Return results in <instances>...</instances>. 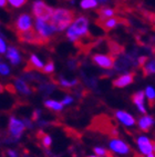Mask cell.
I'll return each mask as SVG.
<instances>
[{
  "instance_id": "18",
  "label": "cell",
  "mask_w": 155,
  "mask_h": 157,
  "mask_svg": "<svg viewBox=\"0 0 155 157\" xmlns=\"http://www.w3.org/2000/svg\"><path fill=\"white\" fill-rule=\"evenodd\" d=\"M144 97H145V93L144 91H136L131 96L132 103L135 104L136 107L139 108L141 113L146 114V109L144 107Z\"/></svg>"
},
{
  "instance_id": "43",
  "label": "cell",
  "mask_w": 155,
  "mask_h": 157,
  "mask_svg": "<svg viewBox=\"0 0 155 157\" xmlns=\"http://www.w3.org/2000/svg\"><path fill=\"white\" fill-rule=\"evenodd\" d=\"M151 50H152L153 55H154V57H155V45H152V46H151Z\"/></svg>"
},
{
  "instance_id": "31",
  "label": "cell",
  "mask_w": 155,
  "mask_h": 157,
  "mask_svg": "<svg viewBox=\"0 0 155 157\" xmlns=\"http://www.w3.org/2000/svg\"><path fill=\"white\" fill-rule=\"evenodd\" d=\"M10 3V6L13 8H21L28 2V0H7Z\"/></svg>"
},
{
  "instance_id": "44",
  "label": "cell",
  "mask_w": 155,
  "mask_h": 157,
  "mask_svg": "<svg viewBox=\"0 0 155 157\" xmlns=\"http://www.w3.org/2000/svg\"><path fill=\"white\" fill-rule=\"evenodd\" d=\"M3 91H5V87H3L2 85L0 84V94H1V93H3Z\"/></svg>"
},
{
  "instance_id": "13",
  "label": "cell",
  "mask_w": 155,
  "mask_h": 157,
  "mask_svg": "<svg viewBox=\"0 0 155 157\" xmlns=\"http://www.w3.org/2000/svg\"><path fill=\"white\" fill-rule=\"evenodd\" d=\"M106 40V46H107V50H109V55L113 56V57H117L120 55H122L125 52V47L122 45V44H119L115 40L109 39V38H105Z\"/></svg>"
},
{
  "instance_id": "28",
  "label": "cell",
  "mask_w": 155,
  "mask_h": 157,
  "mask_svg": "<svg viewBox=\"0 0 155 157\" xmlns=\"http://www.w3.org/2000/svg\"><path fill=\"white\" fill-rule=\"evenodd\" d=\"M57 87L56 85L53 84V82H43V84L40 85V87H39V89L43 93V94L45 95H50L52 91L54 90V88Z\"/></svg>"
},
{
  "instance_id": "8",
  "label": "cell",
  "mask_w": 155,
  "mask_h": 157,
  "mask_svg": "<svg viewBox=\"0 0 155 157\" xmlns=\"http://www.w3.org/2000/svg\"><path fill=\"white\" fill-rule=\"evenodd\" d=\"M91 60L94 65L102 68V69L111 70L114 68V63H115V57L111 55H103V54H93L91 56Z\"/></svg>"
},
{
  "instance_id": "45",
  "label": "cell",
  "mask_w": 155,
  "mask_h": 157,
  "mask_svg": "<svg viewBox=\"0 0 155 157\" xmlns=\"http://www.w3.org/2000/svg\"><path fill=\"white\" fill-rule=\"evenodd\" d=\"M134 157H144V156L141 154H137V153H134Z\"/></svg>"
},
{
  "instance_id": "12",
  "label": "cell",
  "mask_w": 155,
  "mask_h": 157,
  "mask_svg": "<svg viewBox=\"0 0 155 157\" xmlns=\"http://www.w3.org/2000/svg\"><path fill=\"white\" fill-rule=\"evenodd\" d=\"M135 75H136V73H135V71H132V73H128V74H125V75L120 76V77H117V78L114 79L113 82H112V86H113L114 88L126 87V86L134 82Z\"/></svg>"
},
{
  "instance_id": "3",
  "label": "cell",
  "mask_w": 155,
  "mask_h": 157,
  "mask_svg": "<svg viewBox=\"0 0 155 157\" xmlns=\"http://www.w3.org/2000/svg\"><path fill=\"white\" fill-rule=\"evenodd\" d=\"M75 16H77V12L74 10L59 8V9L53 10L49 24L53 26L57 31H63L74 22Z\"/></svg>"
},
{
  "instance_id": "7",
  "label": "cell",
  "mask_w": 155,
  "mask_h": 157,
  "mask_svg": "<svg viewBox=\"0 0 155 157\" xmlns=\"http://www.w3.org/2000/svg\"><path fill=\"white\" fill-rule=\"evenodd\" d=\"M32 13L36 17V19H40V20L49 22L51 16L53 13V8L48 6L45 1L37 0L32 5Z\"/></svg>"
},
{
  "instance_id": "11",
  "label": "cell",
  "mask_w": 155,
  "mask_h": 157,
  "mask_svg": "<svg viewBox=\"0 0 155 157\" xmlns=\"http://www.w3.org/2000/svg\"><path fill=\"white\" fill-rule=\"evenodd\" d=\"M32 28V21L31 17L28 13H22L17 18V20L13 24V29L17 33H22V31H27Z\"/></svg>"
},
{
  "instance_id": "25",
  "label": "cell",
  "mask_w": 155,
  "mask_h": 157,
  "mask_svg": "<svg viewBox=\"0 0 155 157\" xmlns=\"http://www.w3.org/2000/svg\"><path fill=\"white\" fill-rule=\"evenodd\" d=\"M141 70H142V73H143V77H147V76L155 74V60L147 61L145 66Z\"/></svg>"
},
{
  "instance_id": "40",
  "label": "cell",
  "mask_w": 155,
  "mask_h": 157,
  "mask_svg": "<svg viewBox=\"0 0 155 157\" xmlns=\"http://www.w3.org/2000/svg\"><path fill=\"white\" fill-rule=\"evenodd\" d=\"M22 123L24 124V127H26V128H32V121H29L28 118H24L23 121H22Z\"/></svg>"
},
{
  "instance_id": "48",
  "label": "cell",
  "mask_w": 155,
  "mask_h": 157,
  "mask_svg": "<svg viewBox=\"0 0 155 157\" xmlns=\"http://www.w3.org/2000/svg\"><path fill=\"white\" fill-rule=\"evenodd\" d=\"M88 157H100V156H88Z\"/></svg>"
},
{
  "instance_id": "37",
  "label": "cell",
  "mask_w": 155,
  "mask_h": 157,
  "mask_svg": "<svg viewBox=\"0 0 155 157\" xmlns=\"http://www.w3.org/2000/svg\"><path fill=\"white\" fill-rule=\"evenodd\" d=\"M40 114H41V112H40L39 109H36V110H33L32 117H31V121H38L39 117H40Z\"/></svg>"
},
{
  "instance_id": "17",
  "label": "cell",
  "mask_w": 155,
  "mask_h": 157,
  "mask_svg": "<svg viewBox=\"0 0 155 157\" xmlns=\"http://www.w3.org/2000/svg\"><path fill=\"white\" fill-rule=\"evenodd\" d=\"M137 145L140 151L145 155H149L153 153V146H152V140H150L147 137L141 136L137 138Z\"/></svg>"
},
{
  "instance_id": "46",
  "label": "cell",
  "mask_w": 155,
  "mask_h": 157,
  "mask_svg": "<svg viewBox=\"0 0 155 157\" xmlns=\"http://www.w3.org/2000/svg\"><path fill=\"white\" fill-rule=\"evenodd\" d=\"M147 157H155V155L153 154V153H151V154H149V155H147Z\"/></svg>"
},
{
  "instance_id": "42",
  "label": "cell",
  "mask_w": 155,
  "mask_h": 157,
  "mask_svg": "<svg viewBox=\"0 0 155 157\" xmlns=\"http://www.w3.org/2000/svg\"><path fill=\"white\" fill-rule=\"evenodd\" d=\"M7 0H0V8H6L7 7Z\"/></svg>"
},
{
  "instance_id": "29",
  "label": "cell",
  "mask_w": 155,
  "mask_h": 157,
  "mask_svg": "<svg viewBox=\"0 0 155 157\" xmlns=\"http://www.w3.org/2000/svg\"><path fill=\"white\" fill-rule=\"evenodd\" d=\"M80 6L83 9H91V8H96L98 6V1L96 0H82Z\"/></svg>"
},
{
  "instance_id": "24",
  "label": "cell",
  "mask_w": 155,
  "mask_h": 157,
  "mask_svg": "<svg viewBox=\"0 0 155 157\" xmlns=\"http://www.w3.org/2000/svg\"><path fill=\"white\" fill-rule=\"evenodd\" d=\"M45 108L50 109V110H53L56 113H60L63 109V105L57 100H45Z\"/></svg>"
},
{
  "instance_id": "30",
  "label": "cell",
  "mask_w": 155,
  "mask_h": 157,
  "mask_svg": "<svg viewBox=\"0 0 155 157\" xmlns=\"http://www.w3.org/2000/svg\"><path fill=\"white\" fill-rule=\"evenodd\" d=\"M41 71L43 74H47V75H50V74H53L54 71V63L51 59H49L48 63L45 66H43V68L41 69Z\"/></svg>"
},
{
  "instance_id": "38",
  "label": "cell",
  "mask_w": 155,
  "mask_h": 157,
  "mask_svg": "<svg viewBox=\"0 0 155 157\" xmlns=\"http://www.w3.org/2000/svg\"><path fill=\"white\" fill-rule=\"evenodd\" d=\"M145 15L147 16V19L150 20V22L155 26V12L154 13H152V12H145Z\"/></svg>"
},
{
  "instance_id": "14",
  "label": "cell",
  "mask_w": 155,
  "mask_h": 157,
  "mask_svg": "<svg viewBox=\"0 0 155 157\" xmlns=\"http://www.w3.org/2000/svg\"><path fill=\"white\" fill-rule=\"evenodd\" d=\"M110 148L112 151H115V153H119V154L126 155L128 154L130 151H132L131 147L126 144V143L120 140V139H111L110 142Z\"/></svg>"
},
{
  "instance_id": "5",
  "label": "cell",
  "mask_w": 155,
  "mask_h": 157,
  "mask_svg": "<svg viewBox=\"0 0 155 157\" xmlns=\"http://www.w3.org/2000/svg\"><path fill=\"white\" fill-rule=\"evenodd\" d=\"M94 24L100 27L102 30H104L105 33H109L112 29L116 28L117 26H130V22L126 18L124 17H120V16H113L110 18H96L94 20Z\"/></svg>"
},
{
  "instance_id": "4",
  "label": "cell",
  "mask_w": 155,
  "mask_h": 157,
  "mask_svg": "<svg viewBox=\"0 0 155 157\" xmlns=\"http://www.w3.org/2000/svg\"><path fill=\"white\" fill-rule=\"evenodd\" d=\"M137 56L136 52L132 54H124L120 55L115 58L114 63V69L116 73H126L130 71L133 68H137Z\"/></svg>"
},
{
  "instance_id": "2",
  "label": "cell",
  "mask_w": 155,
  "mask_h": 157,
  "mask_svg": "<svg viewBox=\"0 0 155 157\" xmlns=\"http://www.w3.org/2000/svg\"><path fill=\"white\" fill-rule=\"evenodd\" d=\"M89 37H92V35L89 31V20H88V17L81 15L69 27L67 31V38L73 42L75 46L82 39H85Z\"/></svg>"
},
{
  "instance_id": "34",
  "label": "cell",
  "mask_w": 155,
  "mask_h": 157,
  "mask_svg": "<svg viewBox=\"0 0 155 157\" xmlns=\"http://www.w3.org/2000/svg\"><path fill=\"white\" fill-rule=\"evenodd\" d=\"M93 151L96 154V156H100V157H105L106 156V153H107L106 149H105V148H102V147L93 148Z\"/></svg>"
},
{
  "instance_id": "21",
  "label": "cell",
  "mask_w": 155,
  "mask_h": 157,
  "mask_svg": "<svg viewBox=\"0 0 155 157\" xmlns=\"http://www.w3.org/2000/svg\"><path fill=\"white\" fill-rule=\"evenodd\" d=\"M7 58L10 60V63L12 65H18L20 63L21 61V57H20V54H19L18 49L13 47V46H10L9 48L7 49Z\"/></svg>"
},
{
  "instance_id": "10",
  "label": "cell",
  "mask_w": 155,
  "mask_h": 157,
  "mask_svg": "<svg viewBox=\"0 0 155 157\" xmlns=\"http://www.w3.org/2000/svg\"><path fill=\"white\" fill-rule=\"evenodd\" d=\"M36 30L38 31L40 36L50 40V41L51 38L54 36V33H57V30L54 29L53 26H51L47 21L40 20V19H36Z\"/></svg>"
},
{
  "instance_id": "35",
  "label": "cell",
  "mask_w": 155,
  "mask_h": 157,
  "mask_svg": "<svg viewBox=\"0 0 155 157\" xmlns=\"http://www.w3.org/2000/svg\"><path fill=\"white\" fill-rule=\"evenodd\" d=\"M5 89H7V90L9 91V93H11V94H13V95L17 93V89H16L15 85H11V84L6 85V86H5Z\"/></svg>"
},
{
  "instance_id": "33",
  "label": "cell",
  "mask_w": 155,
  "mask_h": 157,
  "mask_svg": "<svg viewBox=\"0 0 155 157\" xmlns=\"http://www.w3.org/2000/svg\"><path fill=\"white\" fill-rule=\"evenodd\" d=\"M10 74V69L9 67L7 66L5 63H0V75L2 76H7Z\"/></svg>"
},
{
  "instance_id": "1",
  "label": "cell",
  "mask_w": 155,
  "mask_h": 157,
  "mask_svg": "<svg viewBox=\"0 0 155 157\" xmlns=\"http://www.w3.org/2000/svg\"><path fill=\"white\" fill-rule=\"evenodd\" d=\"M88 129L92 130L94 133L103 134L104 136L111 139H116L120 136L115 121L109 115H104V114L93 117Z\"/></svg>"
},
{
  "instance_id": "32",
  "label": "cell",
  "mask_w": 155,
  "mask_h": 157,
  "mask_svg": "<svg viewBox=\"0 0 155 157\" xmlns=\"http://www.w3.org/2000/svg\"><path fill=\"white\" fill-rule=\"evenodd\" d=\"M150 61V58L147 56H142V57L137 58V68L139 69H142L144 66L146 65V63Z\"/></svg>"
},
{
  "instance_id": "36",
  "label": "cell",
  "mask_w": 155,
  "mask_h": 157,
  "mask_svg": "<svg viewBox=\"0 0 155 157\" xmlns=\"http://www.w3.org/2000/svg\"><path fill=\"white\" fill-rule=\"evenodd\" d=\"M7 52V46L6 42L2 38H0V54H5Z\"/></svg>"
},
{
  "instance_id": "15",
  "label": "cell",
  "mask_w": 155,
  "mask_h": 157,
  "mask_svg": "<svg viewBox=\"0 0 155 157\" xmlns=\"http://www.w3.org/2000/svg\"><path fill=\"white\" fill-rule=\"evenodd\" d=\"M42 68H43V63H42V61L38 58V56L31 55V56H30V59L28 60L27 66L24 68V71H26V73H28V71L30 73V71H32V70H40V71H41Z\"/></svg>"
},
{
  "instance_id": "22",
  "label": "cell",
  "mask_w": 155,
  "mask_h": 157,
  "mask_svg": "<svg viewBox=\"0 0 155 157\" xmlns=\"http://www.w3.org/2000/svg\"><path fill=\"white\" fill-rule=\"evenodd\" d=\"M37 138L39 139V142H41L45 149H50L51 145H52V138L49 136L48 134L42 132V130H39L37 133Z\"/></svg>"
},
{
  "instance_id": "27",
  "label": "cell",
  "mask_w": 155,
  "mask_h": 157,
  "mask_svg": "<svg viewBox=\"0 0 155 157\" xmlns=\"http://www.w3.org/2000/svg\"><path fill=\"white\" fill-rule=\"evenodd\" d=\"M145 95L147 97V100H149V106L150 107H154L155 105V90L153 89V87L151 86H147L145 89Z\"/></svg>"
},
{
  "instance_id": "20",
  "label": "cell",
  "mask_w": 155,
  "mask_h": 157,
  "mask_svg": "<svg viewBox=\"0 0 155 157\" xmlns=\"http://www.w3.org/2000/svg\"><path fill=\"white\" fill-rule=\"evenodd\" d=\"M15 86H16V89L23 95H30L32 91H36V89H32V87H30L29 85L21 78L15 79Z\"/></svg>"
},
{
  "instance_id": "47",
  "label": "cell",
  "mask_w": 155,
  "mask_h": 157,
  "mask_svg": "<svg viewBox=\"0 0 155 157\" xmlns=\"http://www.w3.org/2000/svg\"><path fill=\"white\" fill-rule=\"evenodd\" d=\"M96 1H100V2H106L107 0H96Z\"/></svg>"
},
{
  "instance_id": "6",
  "label": "cell",
  "mask_w": 155,
  "mask_h": 157,
  "mask_svg": "<svg viewBox=\"0 0 155 157\" xmlns=\"http://www.w3.org/2000/svg\"><path fill=\"white\" fill-rule=\"evenodd\" d=\"M18 39L20 42L23 44H30V45H36V46H45L50 44V40L45 39L42 36L39 35V33L36 29H29L27 31H22V33H17Z\"/></svg>"
},
{
  "instance_id": "9",
  "label": "cell",
  "mask_w": 155,
  "mask_h": 157,
  "mask_svg": "<svg viewBox=\"0 0 155 157\" xmlns=\"http://www.w3.org/2000/svg\"><path fill=\"white\" fill-rule=\"evenodd\" d=\"M26 129V127H24V124L22 123L21 121L17 119L16 117L11 116L9 119V135H10V138L8 139L10 142H16L17 139H19L22 135V133L24 132Z\"/></svg>"
},
{
  "instance_id": "41",
  "label": "cell",
  "mask_w": 155,
  "mask_h": 157,
  "mask_svg": "<svg viewBox=\"0 0 155 157\" xmlns=\"http://www.w3.org/2000/svg\"><path fill=\"white\" fill-rule=\"evenodd\" d=\"M7 155L9 157H19L18 154H17V151H12V149H8V151H7Z\"/></svg>"
},
{
  "instance_id": "23",
  "label": "cell",
  "mask_w": 155,
  "mask_h": 157,
  "mask_svg": "<svg viewBox=\"0 0 155 157\" xmlns=\"http://www.w3.org/2000/svg\"><path fill=\"white\" fill-rule=\"evenodd\" d=\"M96 15L99 16L98 18H110V17H113V16H115V13L117 11H116V9H112V8H110V7H101V8H99V9H96Z\"/></svg>"
},
{
  "instance_id": "26",
  "label": "cell",
  "mask_w": 155,
  "mask_h": 157,
  "mask_svg": "<svg viewBox=\"0 0 155 157\" xmlns=\"http://www.w3.org/2000/svg\"><path fill=\"white\" fill-rule=\"evenodd\" d=\"M68 67L71 70H77L79 69V67L81 66V61L79 60L78 56H70L68 58V63H67Z\"/></svg>"
},
{
  "instance_id": "16",
  "label": "cell",
  "mask_w": 155,
  "mask_h": 157,
  "mask_svg": "<svg viewBox=\"0 0 155 157\" xmlns=\"http://www.w3.org/2000/svg\"><path fill=\"white\" fill-rule=\"evenodd\" d=\"M114 115H115V117L117 118L121 123H123V124L125 125V126H134V125L136 124L134 117H132V116L126 112H123V110H115V112H114Z\"/></svg>"
},
{
  "instance_id": "39",
  "label": "cell",
  "mask_w": 155,
  "mask_h": 157,
  "mask_svg": "<svg viewBox=\"0 0 155 157\" xmlns=\"http://www.w3.org/2000/svg\"><path fill=\"white\" fill-rule=\"evenodd\" d=\"M72 101H73V98H72L71 96H66L64 97V99L62 100V101H61V104H62L63 106H66V105H69V104H71Z\"/></svg>"
},
{
  "instance_id": "19",
  "label": "cell",
  "mask_w": 155,
  "mask_h": 157,
  "mask_svg": "<svg viewBox=\"0 0 155 157\" xmlns=\"http://www.w3.org/2000/svg\"><path fill=\"white\" fill-rule=\"evenodd\" d=\"M137 124H139V128H140L142 132L149 133V130L151 129V127L155 124V121L152 116L145 115L139 119V123H137Z\"/></svg>"
}]
</instances>
